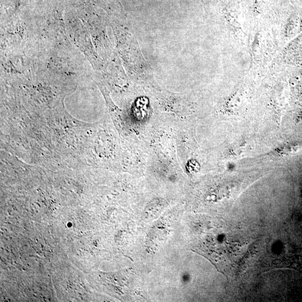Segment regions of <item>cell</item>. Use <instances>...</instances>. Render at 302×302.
Listing matches in <instances>:
<instances>
[{"instance_id": "1", "label": "cell", "mask_w": 302, "mask_h": 302, "mask_svg": "<svg viewBox=\"0 0 302 302\" xmlns=\"http://www.w3.org/2000/svg\"><path fill=\"white\" fill-rule=\"evenodd\" d=\"M301 149H302V143L296 142L279 146L272 152L269 153V155L276 157L288 156L299 152Z\"/></svg>"}, {"instance_id": "2", "label": "cell", "mask_w": 302, "mask_h": 302, "mask_svg": "<svg viewBox=\"0 0 302 302\" xmlns=\"http://www.w3.org/2000/svg\"><path fill=\"white\" fill-rule=\"evenodd\" d=\"M251 145L248 142H243L242 144L236 145L231 148L228 153V157L234 159L242 158L246 156L251 150Z\"/></svg>"}]
</instances>
